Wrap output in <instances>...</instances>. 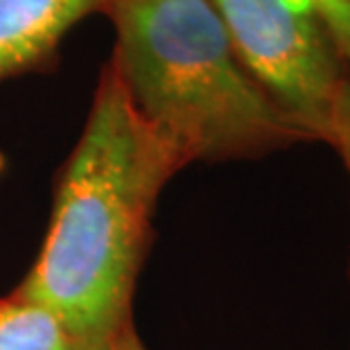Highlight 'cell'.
Wrapping results in <instances>:
<instances>
[{"mask_svg": "<svg viewBox=\"0 0 350 350\" xmlns=\"http://www.w3.org/2000/svg\"><path fill=\"white\" fill-rule=\"evenodd\" d=\"M330 32L341 62L348 66L350 75V0H310Z\"/></svg>", "mask_w": 350, "mask_h": 350, "instance_id": "obj_6", "label": "cell"}, {"mask_svg": "<svg viewBox=\"0 0 350 350\" xmlns=\"http://www.w3.org/2000/svg\"><path fill=\"white\" fill-rule=\"evenodd\" d=\"M188 165L140 116L113 62L59 181L46 244L14 294L52 312L72 337L111 350L133 332L131 299L161 190Z\"/></svg>", "mask_w": 350, "mask_h": 350, "instance_id": "obj_1", "label": "cell"}, {"mask_svg": "<svg viewBox=\"0 0 350 350\" xmlns=\"http://www.w3.org/2000/svg\"><path fill=\"white\" fill-rule=\"evenodd\" d=\"M107 0H0V79L34 68Z\"/></svg>", "mask_w": 350, "mask_h": 350, "instance_id": "obj_4", "label": "cell"}, {"mask_svg": "<svg viewBox=\"0 0 350 350\" xmlns=\"http://www.w3.org/2000/svg\"><path fill=\"white\" fill-rule=\"evenodd\" d=\"M104 10L131 102L188 163L310 140L244 70L211 0H107Z\"/></svg>", "mask_w": 350, "mask_h": 350, "instance_id": "obj_2", "label": "cell"}, {"mask_svg": "<svg viewBox=\"0 0 350 350\" xmlns=\"http://www.w3.org/2000/svg\"><path fill=\"white\" fill-rule=\"evenodd\" d=\"M113 350H145V346L140 344V339H138V334H133V337L129 339H124L120 346H116Z\"/></svg>", "mask_w": 350, "mask_h": 350, "instance_id": "obj_8", "label": "cell"}, {"mask_svg": "<svg viewBox=\"0 0 350 350\" xmlns=\"http://www.w3.org/2000/svg\"><path fill=\"white\" fill-rule=\"evenodd\" d=\"M251 79L310 140H325L344 81L330 32L310 0H211Z\"/></svg>", "mask_w": 350, "mask_h": 350, "instance_id": "obj_3", "label": "cell"}, {"mask_svg": "<svg viewBox=\"0 0 350 350\" xmlns=\"http://www.w3.org/2000/svg\"><path fill=\"white\" fill-rule=\"evenodd\" d=\"M0 350H93V348H88L77 337H72L66 330V325L46 308L21 299L16 294H10L5 299H0Z\"/></svg>", "mask_w": 350, "mask_h": 350, "instance_id": "obj_5", "label": "cell"}, {"mask_svg": "<svg viewBox=\"0 0 350 350\" xmlns=\"http://www.w3.org/2000/svg\"><path fill=\"white\" fill-rule=\"evenodd\" d=\"M327 143L339 152L350 176V75L348 72L344 81H341L337 98H334L330 129H327Z\"/></svg>", "mask_w": 350, "mask_h": 350, "instance_id": "obj_7", "label": "cell"}]
</instances>
